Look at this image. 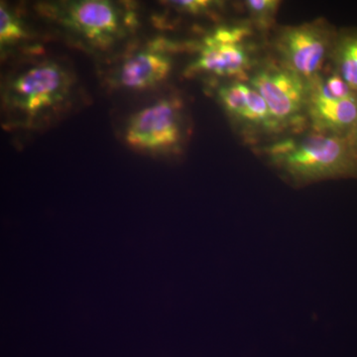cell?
Instances as JSON below:
<instances>
[{
	"label": "cell",
	"instance_id": "7",
	"mask_svg": "<svg viewBox=\"0 0 357 357\" xmlns=\"http://www.w3.org/2000/svg\"><path fill=\"white\" fill-rule=\"evenodd\" d=\"M337 30L325 20L282 26L270 41L279 63L307 81L323 74L328 65Z\"/></svg>",
	"mask_w": 357,
	"mask_h": 357
},
{
	"label": "cell",
	"instance_id": "5",
	"mask_svg": "<svg viewBox=\"0 0 357 357\" xmlns=\"http://www.w3.org/2000/svg\"><path fill=\"white\" fill-rule=\"evenodd\" d=\"M122 136L126 144L139 153L178 156L190 136L184 100L171 93L148 103L128 117Z\"/></svg>",
	"mask_w": 357,
	"mask_h": 357
},
{
	"label": "cell",
	"instance_id": "1",
	"mask_svg": "<svg viewBox=\"0 0 357 357\" xmlns=\"http://www.w3.org/2000/svg\"><path fill=\"white\" fill-rule=\"evenodd\" d=\"M37 9L68 43L95 56L130 44L141 25L134 0H43Z\"/></svg>",
	"mask_w": 357,
	"mask_h": 357
},
{
	"label": "cell",
	"instance_id": "3",
	"mask_svg": "<svg viewBox=\"0 0 357 357\" xmlns=\"http://www.w3.org/2000/svg\"><path fill=\"white\" fill-rule=\"evenodd\" d=\"M251 150L294 188L357 178V153L349 136L307 129L286 134Z\"/></svg>",
	"mask_w": 357,
	"mask_h": 357
},
{
	"label": "cell",
	"instance_id": "13",
	"mask_svg": "<svg viewBox=\"0 0 357 357\" xmlns=\"http://www.w3.org/2000/svg\"><path fill=\"white\" fill-rule=\"evenodd\" d=\"M168 10L190 18H215L225 8L227 0H156Z\"/></svg>",
	"mask_w": 357,
	"mask_h": 357
},
{
	"label": "cell",
	"instance_id": "15",
	"mask_svg": "<svg viewBox=\"0 0 357 357\" xmlns=\"http://www.w3.org/2000/svg\"><path fill=\"white\" fill-rule=\"evenodd\" d=\"M349 139H351L352 145H354V149H356L357 153V121L354 129H352L351 135H349Z\"/></svg>",
	"mask_w": 357,
	"mask_h": 357
},
{
	"label": "cell",
	"instance_id": "14",
	"mask_svg": "<svg viewBox=\"0 0 357 357\" xmlns=\"http://www.w3.org/2000/svg\"><path fill=\"white\" fill-rule=\"evenodd\" d=\"M249 21L261 34L273 29L281 0H243Z\"/></svg>",
	"mask_w": 357,
	"mask_h": 357
},
{
	"label": "cell",
	"instance_id": "8",
	"mask_svg": "<svg viewBox=\"0 0 357 357\" xmlns=\"http://www.w3.org/2000/svg\"><path fill=\"white\" fill-rule=\"evenodd\" d=\"M190 46L191 43L181 44L165 37L149 40L119 59L107 74V86L128 93L159 88L172 75L176 54Z\"/></svg>",
	"mask_w": 357,
	"mask_h": 357
},
{
	"label": "cell",
	"instance_id": "10",
	"mask_svg": "<svg viewBox=\"0 0 357 357\" xmlns=\"http://www.w3.org/2000/svg\"><path fill=\"white\" fill-rule=\"evenodd\" d=\"M307 128L331 135L349 136L357 121V93L333 95L326 88L324 75L309 81Z\"/></svg>",
	"mask_w": 357,
	"mask_h": 357
},
{
	"label": "cell",
	"instance_id": "6",
	"mask_svg": "<svg viewBox=\"0 0 357 357\" xmlns=\"http://www.w3.org/2000/svg\"><path fill=\"white\" fill-rule=\"evenodd\" d=\"M251 84L264 98L282 136L307 130L309 81L266 56L251 73Z\"/></svg>",
	"mask_w": 357,
	"mask_h": 357
},
{
	"label": "cell",
	"instance_id": "2",
	"mask_svg": "<svg viewBox=\"0 0 357 357\" xmlns=\"http://www.w3.org/2000/svg\"><path fill=\"white\" fill-rule=\"evenodd\" d=\"M77 89L76 76L64 63L52 58L26 63L2 84L4 126L27 132L43 128L70 109Z\"/></svg>",
	"mask_w": 357,
	"mask_h": 357
},
{
	"label": "cell",
	"instance_id": "11",
	"mask_svg": "<svg viewBox=\"0 0 357 357\" xmlns=\"http://www.w3.org/2000/svg\"><path fill=\"white\" fill-rule=\"evenodd\" d=\"M34 34L24 16L6 0L0 1V51L2 58L32 47Z\"/></svg>",
	"mask_w": 357,
	"mask_h": 357
},
{
	"label": "cell",
	"instance_id": "12",
	"mask_svg": "<svg viewBox=\"0 0 357 357\" xmlns=\"http://www.w3.org/2000/svg\"><path fill=\"white\" fill-rule=\"evenodd\" d=\"M328 66L357 93V27L337 30Z\"/></svg>",
	"mask_w": 357,
	"mask_h": 357
},
{
	"label": "cell",
	"instance_id": "9",
	"mask_svg": "<svg viewBox=\"0 0 357 357\" xmlns=\"http://www.w3.org/2000/svg\"><path fill=\"white\" fill-rule=\"evenodd\" d=\"M208 86L245 144L253 148L282 136L264 98L248 81L222 82Z\"/></svg>",
	"mask_w": 357,
	"mask_h": 357
},
{
	"label": "cell",
	"instance_id": "4",
	"mask_svg": "<svg viewBox=\"0 0 357 357\" xmlns=\"http://www.w3.org/2000/svg\"><path fill=\"white\" fill-rule=\"evenodd\" d=\"M256 32L248 22L222 23L191 42L194 53L184 70L187 79H204L208 84L229 81H248L261 62ZM261 34V33H260Z\"/></svg>",
	"mask_w": 357,
	"mask_h": 357
}]
</instances>
